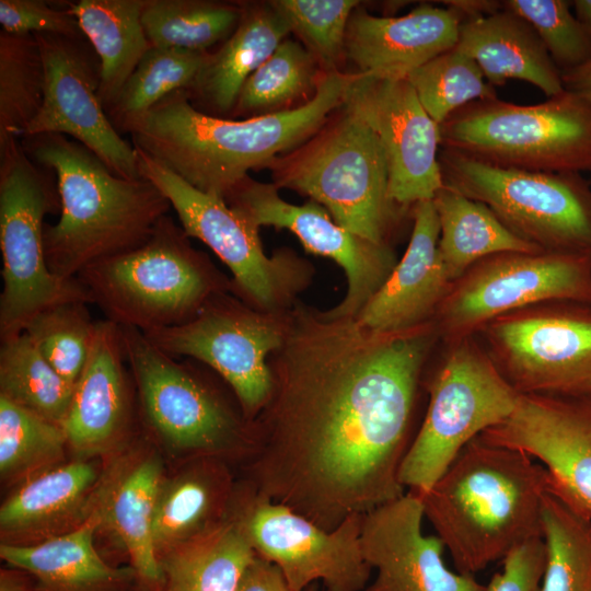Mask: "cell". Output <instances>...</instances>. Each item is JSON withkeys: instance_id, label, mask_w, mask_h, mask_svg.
Segmentation results:
<instances>
[{"instance_id": "46", "label": "cell", "mask_w": 591, "mask_h": 591, "mask_svg": "<svg viewBox=\"0 0 591 591\" xmlns=\"http://www.w3.org/2000/svg\"><path fill=\"white\" fill-rule=\"evenodd\" d=\"M545 563L543 537L530 540L502 559V570L493 576L488 591H540Z\"/></svg>"}, {"instance_id": "12", "label": "cell", "mask_w": 591, "mask_h": 591, "mask_svg": "<svg viewBox=\"0 0 591 591\" xmlns=\"http://www.w3.org/2000/svg\"><path fill=\"white\" fill-rule=\"evenodd\" d=\"M520 396L477 347L460 344L431 382L425 419L399 468L401 484L417 495L428 493L471 441L513 413Z\"/></svg>"}, {"instance_id": "3", "label": "cell", "mask_w": 591, "mask_h": 591, "mask_svg": "<svg viewBox=\"0 0 591 591\" xmlns=\"http://www.w3.org/2000/svg\"><path fill=\"white\" fill-rule=\"evenodd\" d=\"M549 488L547 470L531 455L477 437L418 496L457 572L473 576L543 537L542 505Z\"/></svg>"}, {"instance_id": "7", "label": "cell", "mask_w": 591, "mask_h": 591, "mask_svg": "<svg viewBox=\"0 0 591 591\" xmlns=\"http://www.w3.org/2000/svg\"><path fill=\"white\" fill-rule=\"evenodd\" d=\"M60 194L53 170L37 164L21 139L0 143V294L1 341L21 335L40 311L91 296L78 278L62 280L48 268L44 218L60 211Z\"/></svg>"}, {"instance_id": "2", "label": "cell", "mask_w": 591, "mask_h": 591, "mask_svg": "<svg viewBox=\"0 0 591 591\" xmlns=\"http://www.w3.org/2000/svg\"><path fill=\"white\" fill-rule=\"evenodd\" d=\"M355 77L356 72H325L308 103L245 119L202 113L186 90H178L115 128L193 187L227 200L248 171L265 169L310 139L344 104Z\"/></svg>"}, {"instance_id": "48", "label": "cell", "mask_w": 591, "mask_h": 591, "mask_svg": "<svg viewBox=\"0 0 591 591\" xmlns=\"http://www.w3.org/2000/svg\"><path fill=\"white\" fill-rule=\"evenodd\" d=\"M560 73L565 90L580 96L591 105V59Z\"/></svg>"}, {"instance_id": "11", "label": "cell", "mask_w": 591, "mask_h": 591, "mask_svg": "<svg viewBox=\"0 0 591 591\" xmlns=\"http://www.w3.org/2000/svg\"><path fill=\"white\" fill-rule=\"evenodd\" d=\"M439 163L445 186L485 204L543 251L591 247V189L581 173L501 167L443 148Z\"/></svg>"}, {"instance_id": "20", "label": "cell", "mask_w": 591, "mask_h": 591, "mask_svg": "<svg viewBox=\"0 0 591 591\" xmlns=\"http://www.w3.org/2000/svg\"><path fill=\"white\" fill-rule=\"evenodd\" d=\"M479 438L537 460L552 487L591 519V402L521 394L513 413Z\"/></svg>"}, {"instance_id": "39", "label": "cell", "mask_w": 591, "mask_h": 591, "mask_svg": "<svg viewBox=\"0 0 591 591\" xmlns=\"http://www.w3.org/2000/svg\"><path fill=\"white\" fill-rule=\"evenodd\" d=\"M68 445L61 426L0 396V474L28 479L54 467Z\"/></svg>"}, {"instance_id": "5", "label": "cell", "mask_w": 591, "mask_h": 591, "mask_svg": "<svg viewBox=\"0 0 591 591\" xmlns=\"http://www.w3.org/2000/svg\"><path fill=\"white\" fill-rule=\"evenodd\" d=\"M77 278L106 320L142 333L182 325L212 296L232 292L231 279L169 215L144 244L91 264Z\"/></svg>"}, {"instance_id": "15", "label": "cell", "mask_w": 591, "mask_h": 591, "mask_svg": "<svg viewBox=\"0 0 591 591\" xmlns=\"http://www.w3.org/2000/svg\"><path fill=\"white\" fill-rule=\"evenodd\" d=\"M225 202L255 228L274 227L293 233L304 248L335 260L345 271L347 291L328 317L356 318L396 265L387 243H375L348 231L310 199L303 205L283 200L273 183L245 177Z\"/></svg>"}, {"instance_id": "50", "label": "cell", "mask_w": 591, "mask_h": 591, "mask_svg": "<svg viewBox=\"0 0 591 591\" xmlns=\"http://www.w3.org/2000/svg\"><path fill=\"white\" fill-rule=\"evenodd\" d=\"M572 3L575 16L591 34V0H576Z\"/></svg>"}, {"instance_id": "28", "label": "cell", "mask_w": 591, "mask_h": 591, "mask_svg": "<svg viewBox=\"0 0 591 591\" xmlns=\"http://www.w3.org/2000/svg\"><path fill=\"white\" fill-rule=\"evenodd\" d=\"M235 496L224 460L218 457H193L185 471L172 479H164L157 497L152 523V538L159 558L228 519Z\"/></svg>"}, {"instance_id": "6", "label": "cell", "mask_w": 591, "mask_h": 591, "mask_svg": "<svg viewBox=\"0 0 591 591\" xmlns=\"http://www.w3.org/2000/svg\"><path fill=\"white\" fill-rule=\"evenodd\" d=\"M265 169L278 189L309 196L336 223L375 243H386L403 209L389 197L387 161L378 136L345 102L310 139Z\"/></svg>"}, {"instance_id": "33", "label": "cell", "mask_w": 591, "mask_h": 591, "mask_svg": "<svg viewBox=\"0 0 591 591\" xmlns=\"http://www.w3.org/2000/svg\"><path fill=\"white\" fill-rule=\"evenodd\" d=\"M163 480L160 460L142 457L117 477L111 486L104 512L97 511L119 538L138 578L154 591L160 587L162 571L153 544L152 523Z\"/></svg>"}, {"instance_id": "23", "label": "cell", "mask_w": 591, "mask_h": 591, "mask_svg": "<svg viewBox=\"0 0 591 591\" xmlns=\"http://www.w3.org/2000/svg\"><path fill=\"white\" fill-rule=\"evenodd\" d=\"M462 22L452 8L420 4L403 16H375L354 10L346 33V59L358 72L405 78L455 47Z\"/></svg>"}, {"instance_id": "10", "label": "cell", "mask_w": 591, "mask_h": 591, "mask_svg": "<svg viewBox=\"0 0 591 591\" xmlns=\"http://www.w3.org/2000/svg\"><path fill=\"white\" fill-rule=\"evenodd\" d=\"M135 148V147H134ZM139 173L153 183L177 213L181 227L211 248L232 273V293L264 312H286L311 281L312 266L291 250L267 256L259 229L222 198L198 190L135 148Z\"/></svg>"}, {"instance_id": "45", "label": "cell", "mask_w": 591, "mask_h": 591, "mask_svg": "<svg viewBox=\"0 0 591 591\" xmlns=\"http://www.w3.org/2000/svg\"><path fill=\"white\" fill-rule=\"evenodd\" d=\"M0 24L2 31L14 35L84 36L66 4L56 9L42 0H0Z\"/></svg>"}, {"instance_id": "30", "label": "cell", "mask_w": 591, "mask_h": 591, "mask_svg": "<svg viewBox=\"0 0 591 591\" xmlns=\"http://www.w3.org/2000/svg\"><path fill=\"white\" fill-rule=\"evenodd\" d=\"M256 555L233 506L223 522L160 556L158 591H237Z\"/></svg>"}, {"instance_id": "34", "label": "cell", "mask_w": 591, "mask_h": 591, "mask_svg": "<svg viewBox=\"0 0 591 591\" xmlns=\"http://www.w3.org/2000/svg\"><path fill=\"white\" fill-rule=\"evenodd\" d=\"M324 73L299 40L286 38L245 81L229 118L297 108L312 100Z\"/></svg>"}, {"instance_id": "21", "label": "cell", "mask_w": 591, "mask_h": 591, "mask_svg": "<svg viewBox=\"0 0 591 591\" xmlns=\"http://www.w3.org/2000/svg\"><path fill=\"white\" fill-rule=\"evenodd\" d=\"M424 517L421 498L412 490L363 514L362 555L376 570L364 591H488L473 576L447 568L442 541L422 533Z\"/></svg>"}, {"instance_id": "40", "label": "cell", "mask_w": 591, "mask_h": 591, "mask_svg": "<svg viewBox=\"0 0 591 591\" xmlns=\"http://www.w3.org/2000/svg\"><path fill=\"white\" fill-rule=\"evenodd\" d=\"M210 51L151 46L106 114L115 125L126 117L149 111L178 90H188Z\"/></svg>"}, {"instance_id": "16", "label": "cell", "mask_w": 591, "mask_h": 591, "mask_svg": "<svg viewBox=\"0 0 591 591\" xmlns=\"http://www.w3.org/2000/svg\"><path fill=\"white\" fill-rule=\"evenodd\" d=\"M45 67L40 111L24 137L60 134L94 152L115 174L140 178L136 150L109 120L99 96L101 67L85 36L34 34ZM23 137V138H24Z\"/></svg>"}, {"instance_id": "27", "label": "cell", "mask_w": 591, "mask_h": 591, "mask_svg": "<svg viewBox=\"0 0 591 591\" xmlns=\"http://www.w3.org/2000/svg\"><path fill=\"white\" fill-rule=\"evenodd\" d=\"M101 523L95 511L78 526L38 543L2 542L0 556L33 577L38 591H129L138 578L135 570L109 566L94 547Z\"/></svg>"}, {"instance_id": "36", "label": "cell", "mask_w": 591, "mask_h": 591, "mask_svg": "<svg viewBox=\"0 0 591 591\" xmlns=\"http://www.w3.org/2000/svg\"><path fill=\"white\" fill-rule=\"evenodd\" d=\"M546 563L540 591H591V519L551 484L542 505Z\"/></svg>"}, {"instance_id": "25", "label": "cell", "mask_w": 591, "mask_h": 591, "mask_svg": "<svg viewBox=\"0 0 591 591\" xmlns=\"http://www.w3.org/2000/svg\"><path fill=\"white\" fill-rule=\"evenodd\" d=\"M241 7L237 27L217 51L209 53L186 90L195 108L216 117H230L245 81L291 33L270 1L241 2Z\"/></svg>"}, {"instance_id": "32", "label": "cell", "mask_w": 591, "mask_h": 591, "mask_svg": "<svg viewBox=\"0 0 591 591\" xmlns=\"http://www.w3.org/2000/svg\"><path fill=\"white\" fill-rule=\"evenodd\" d=\"M432 201L440 223L439 253L450 281L494 255L546 252L514 234L485 204L454 188L444 185Z\"/></svg>"}, {"instance_id": "24", "label": "cell", "mask_w": 591, "mask_h": 591, "mask_svg": "<svg viewBox=\"0 0 591 591\" xmlns=\"http://www.w3.org/2000/svg\"><path fill=\"white\" fill-rule=\"evenodd\" d=\"M406 252L356 320L376 333L409 329L428 322L451 282L439 253L440 223L432 200L413 208Z\"/></svg>"}, {"instance_id": "4", "label": "cell", "mask_w": 591, "mask_h": 591, "mask_svg": "<svg viewBox=\"0 0 591 591\" xmlns=\"http://www.w3.org/2000/svg\"><path fill=\"white\" fill-rule=\"evenodd\" d=\"M21 142L57 177L60 218L45 225L44 247L49 270L62 280L141 246L172 208L153 183L115 174L89 148L65 135H35Z\"/></svg>"}, {"instance_id": "41", "label": "cell", "mask_w": 591, "mask_h": 591, "mask_svg": "<svg viewBox=\"0 0 591 591\" xmlns=\"http://www.w3.org/2000/svg\"><path fill=\"white\" fill-rule=\"evenodd\" d=\"M405 79L439 126L473 101L497 97L476 61L455 47L414 69Z\"/></svg>"}, {"instance_id": "26", "label": "cell", "mask_w": 591, "mask_h": 591, "mask_svg": "<svg viewBox=\"0 0 591 591\" xmlns=\"http://www.w3.org/2000/svg\"><path fill=\"white\" fill-rule=\"evenodd\" d=\"M455 48L476 61L490 85L526 81L547 97L565 91L561 73L533 26L506 9L462 20Z\"/></svg>"}, {"instance_id": "17", "label": "cell", "mask_w": 591, "mask_h": 591, "mask_svg": "<svg viewBox=\"0 0 591 591\" xmlns=\"http://www.w3.org/2000/svg\"><path fill=\"white\" fill-rule=\"evenodd\" d=\"M345 104L375 132L389 167V197L405 209L432 200L443 184L439 163L440 126L414 88L399 77L356 72Z\"/></svg>"}, {"instance_id": "44", "label": "cell", "mask_w": 591, "mask_h": 591, "mask_svg": "<svg viewBox=\"0 0 591 591\" xmlns=\"http://www.w3.org/2000/svg\"><path fill=\"white\" fill-rule=\"evenodd\" d=\"M502 5L533 26L560 72L591 59V34L571 13L568 1L508 0Z\"/></svg>"}, {"instance_id": "35", "label": "cell", "mask_w": 591, "mask_h": 591, "mask_svg": "<svg viewBox=\"0 0 591 591\" xmlns=\"http://www.w3.org/2000/svg\"><path fill=\"white\" fill-rule=\"evenodd\" d=\"M241 2L147 0L141 22L151 46L209 51L237 27Z\"/></svg>"}, {"instance_id": "19", "label": "cell", "mask_w": 591, "mask_h": 591, "mask_svg": "<svg viewBox=\"0 0 591 591\" xmlns=\"http://www.w3.org/2000/svg\"><path fill=\"white\" fill-rule=\"evenodd\" d=\"M489 329L499 370L520 394L591 393V320L519 313L497 317Z\"/></svg>"}, {"instance_id": "18", "label": "cell", "mask_w": 591, "mask_h": 591, "mask_svg": "<svg viewBox=\"0 0 591 591\" xmlns=\"http://www.w3.org/2000/svg\"><path fill=\"white\" fill-rule=\"evenodd\" d=\"M440 304L443 327L464 334L507 313L586 293L579 256L568 252L503 253L477 263Z\"/></svg>"}, {"instance_id": "29", "label": "cell", "mask_w": 591, "mask_h": 591, "mask_svg": "<svg viewBox=\"0 0 591 591\" xmlns=\"http://www.w3.org/2000/svg\"><path fill=\"white\" fill-rule=\"evenodd\" d=\"M94 463L78 460L51 467L23 483L0 508V528L8 543L51 537L76 521L97 480Z\"/></svg>"}, {"instance_id": "43", "label": "cell", "mask_w": 591, "mask_h": 591, "mask_svg": "<svg viewBox=\"0 0 591 591\" xmlns=\"http://www.w3.org/2000/svg\"><path fill=\"white\" fill-rule=\"evenodd\" d=\"M270 3L323 71H341L340 66L346 59L347 26L359 1L273 0Z\"/></svg>"}, {"instance_id": "1", "label": "cell", "mask_w": 591, "mask_h": 591, "mask_svg": "<svg viewBox=\"0 0 591 591\" xmlns=\"http://www.w3.org/2000/svg\"><path fill=\"white\" fill-rule=\"evenodd\" d=\"M431 334L428 322L376 333L297 301L268 359L271 391L251 421L245 484L327 531L403 496Z\"/></svg>"}, {"instance_id": "42", "label": "cell", "mask_w": 591, "mask_h": 591, "mask_svg": "<svg viewBox=\"0 0 591 591\" xmlns=\"http://www.w3.org/2000/svg\"><path fill=\"white\" fill-rule=\"evenodd\" d=\"M88 304L72 300L49 306L37 313L23 332L47 362L72 384L85 366L96 328Z\"/></svg>"}, {"instance_id": "22", "label": "cell", "mask_w": 591, "mask_h": 591, "mask_svg": "<svg viewBox=\"0 0 591 591\" xmlns=\"http://www.w3.org/2000/svg\"><path fill=\"white\" fill-rule=\"evenodd\" d=\"M125 364L119 325L97 321L88 360L61 426L68 445L76 452H105L129 433L137 390Z\"/></svg>"}, {"instance_id": "49", "label": "cell", "mask_w": 591, "mask_h": 591, "mask_svg": "<svg viewBox=\"0 0 591 591\" xmlns=\"http://www.w3.org/2000/svg\"><path fill=\"white\" fill-rule=\"evenodd\" d=\"M24 576L25 572L16 568L1 569L0 591H38Z\"/></svg>"}, {"instance_id": "37", "label": "cell", "mask_w": 591, "mask_h": 591, "mask_svg": "<svg viewBox=\"0 0 591 591\" xmlns=\"http://www.w3.org/2000/svg\"><path fill=\"white\" fill-rule=\"evenodd\" d=\"M74 385L47 362L25 333L1 341L0 396L62 426Z\"/></svg>"}, {"instance_id": "38", "label": "cell", "mask_w": 591, "mask_h": 591, "mask_svg": "<svg viewBox=\"0 0 591 591\" xmlns=\"http://www.w3.org/2000/svg\"><path fill=\"white\" fill-rule=\"evenodd\" d=\"M45 67L34 35L0 32V143L22 139L44 102Z\"/></svg>"}, {"instance_id": "8", "label": "cell", "mask_w": 591, "mask_h": 591, "mask_svg": "<svg viewBox=\"0 0 591 591\" xmlns=\"http://www.w3.org/2000/svg\"><path fill=\"white\" fill-rule=\"evenodd\" d=\"M440 146L501 167L591 172V105L567 90L535 105L473 101L440 125Z\"/></svg>"}, {"instance_id": "9", "label": "cell", "mask_w": 591, "mask_h": 591, "mask_svg": "<svg viewBox=\"0 0 591 591\" xmlns=\"http://www.w3.org/2000/svg\"><path fill=\"white\" fill-rule=\"evenodd\" d=\"M142 424L158 440L192 457H247L252 426L223 394L188 363L144 334L119 326Z\"/></svg>"}, {"instance_id": "47", "label": "cell", "mask_w": 591, "mask_h": 591, "mask_svg": "<svg viewBox=\"0 0 591 591\" xmlns=\"http://www.w3.org/2000/svg\"><path fill=\"white\" fill-rule=\"evenodd\" d=\"M237 591H293L280 569L256 555Z\"/></svg>"}, {"instance_id": "51", "label": "cell", "mask_w": 591, "mask_h": 591, "mask_svg": "<svg viewBox=\"0 0 591 591\" xmlns=\"http://www.w3.org/2000/svg\"><path fill=\"white\" fill-rule=\"evenodd\" d=\"M305 591H318V588L316 587V583H313Z\"/></svg>"}, {"instance_id": "14", "label": "cell", "mask_w": 591, "mask_h": 591, "mask_svg": "<svg viewBox=\"0 0 591 591\" xmlns=\"http://www.w3.org/2000/svg\"><path fill=\"white\" fill-rule=\"evenodd\" d=\"M234 508L256 554L277 566L293 591L316 581L322 591L366 590L372 568L361 549L363 514L327 531L247 484L237 489Z\"/></svg>"}, {"instance_id": "31", "label": "cell", "mask_w": 591, "mask_h": 591, "mask_svg": "<svg viewBox=\"0 0 591 591\" xmlns=\"http://www.w3.org/2000/svg\"><path fill=\"white\" fill-rule=\"evenodd\" d=\"M146 4L147 0L66 2L99 57V96L105 112L151 47L141 22Z\"/></svg>"}, {"instance_id": "13", "label": "cell", "mask_w": 591, "mask_h": 591, "mask_svg": "<svg viewBox=\"0 0 591 591\" xmlns=\"http://www.w3.org/2000/svg\"><path fill=\"white\" fill-rule=\"evenodd\" d=\"M287 312L259 311L232 292H221L188 322L143 334L172 357L186 356L210 367L232 389L251 422L270 395L268 359L283 343Z\"/></svg>"}]
</instances>
